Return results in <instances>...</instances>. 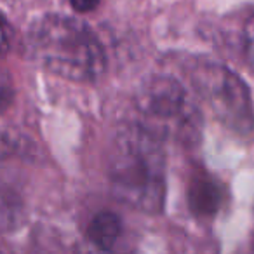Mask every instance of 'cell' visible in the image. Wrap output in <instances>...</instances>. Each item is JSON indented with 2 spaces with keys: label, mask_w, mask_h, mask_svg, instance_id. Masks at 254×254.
Wrapping results in <instances>:
<instances>
[{
  "label": "cell",
  "mask_w": 254,
  "mask_h": 254,
  "mask_svg": "<svg viewBox=\"0 0 254 254\" xmlns=\"http://www.w3.org/2000/svg\"><path fill=\"white\" fill-rule=\"evenodd\" d=\"M193 91L230 131L249 136L254 132V105L247 84L219 63H200L191 70Z\"/></svg>",
  "instance_id": "cell-4"
},
{
  "label": "cell",
  "mask_w": 254,
  "mask_h": 254,
  "mask_svg": "<svg viewBox=\"0 0 254 254\" xmlns=\"http://www.w3.org/2000/svg\"><path fill=\"white\" fill-rule=\"evenodd\" d=\"M164 143L139 122L126 124L115 132L108 155V181L122 204L159 214L166 204L167 178Z\"/></svg>",
  "instance_id": "cell-1"
},
{
  "label": "cell",
  "mask_w": 254,
  "mask_h": 254,
  "mask_svg": "<svg viewBox=\"0 0 254 254\" xmlns=\"http://www.w3.org/2000/svg\"><path fill=\"white\" fill-rule=\"evenodd\" d=\"M244 51H246L247 61L254 66V16L244 28Z\"/></svg>",
  "instance_id": "cell-7"
},
{
  "label": "cell",
  "mask_w": 254,
  "mask_h": 254,
  "mask_svg": "<svg viewBox=\"0 0 254 254\" xmlns=\"http://www.w3.org/2000/svg\"><path fill=\"white\" fill-rule=\"evenodd\" d=\"M35 61L51 73L73 82H92L105 73L106 56L99 39L82 19L47 14L37 19L26 37Z\"/></svg>",
  "instance_id": "cell-2"
},
{
  "label": "cell",
  "mask_w": 254,
  "mask_h": 254,
  "mask_svg": "<svg viewBox=\"0 0 254 254\" xmlns=\"http://www.w3.org/2000/svg\"><path fill=\"white\" fill-rule=\"evenodd\" d=\"M225 187L209 173H193L188 185V205L195 218L212 219L223 207Z\"/></svg>",
  "instance_id": "cell-5"
},
{
  "label": "cell",
  "mask_w": 254,
  "mask_h": 254,
  "mask_svg": "<svg viewBox=\"0 0 254 254\" xmlns=\"http://www.w3.org/2000/svg\"><path fill=\"white\" fill-rule=\"evenodd\" d=\"M89 242L99 251H110L115 247L122 235V221L115 212L101 211L92 216L85 230Z\"/></svg>",
  "instance_id": "cell-6"
},
{
  "label": "cell",
  "mask_w": 254,
  "mask_h": 254,
  "mask_svg": "<svg viewBox=\"0 0 254 254\" xmlns=\"http://www.w3.org/2000/svg\"><path fill=\"white\" fill-rule=\"evenodd\" d=\"M68 2H70V5L73 7V11L80 12V14L94 11L99 4V0H68Z\"/></svg>",
  "instance_id": "cell-8"
},
{
  "label": "cell",
  "mask_w": 254,
  "mask_h": 254,
  "mask_svg": "<svg viewBox=\"0 0 254 254\" xmlns=\"http://www.w3.org/2000/svg\"><path fill=\"white\" fill-rule=\"evenodd\" d=\"M253 249H254V246H253Z\"/></svg>",
  "instance_id": "cell-9"
},
{
  "label": "cell",
  "mask_w": 254,
  "mask_h": 254,
  "mask_svg": "<svg viewBox=\"0 0 254 254\" xmlns=\"http://www.w3.org/2000/svg\"><path fill=\"white\" fill-rule=\"evenodd\" d=\"M193 92L167 75L148 78L136 98L138 122L162 143L195 148L204 132V117Z\"/></svg>",
  "instance_id": "cell-3"
}]
</instances>
